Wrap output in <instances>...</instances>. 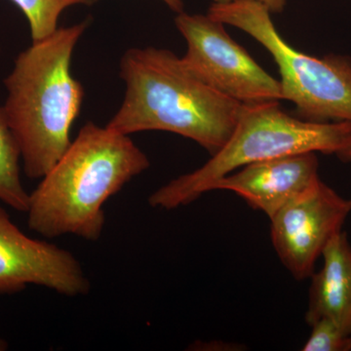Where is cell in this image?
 Instances as JSON below:
<instances>
[{
  "label": "cell",
  "mask_w": 351,
  "mask_h": 351,
  "mask_svg": "<svg viewBox=\"0 0 351 351\" xmlns=\"http://www.w3.org/2000/svg\"><path fill=\"white\" fill-rule=\"evenodd\" d=\"M309 327L311 332L302 346V351L351 350V336L332 320L322 318Z\"/></svg>",
  "instance_id": "cell-13"
},
{
  "label": "cell",
  "mask_w": 351,
  "mask_h": 351,
  "mask_svg": "<svg viewBox=\"0 0 351 351\" xmlns=\"http://www.w3.org/2000/svg\"><path fill=\"white\" fill-rule=\"evenodd\" d=\"M6 348V343L0 339V350H4Z\"/></svg>",
  "instance_id": "cell-17"
},
{
  "label": "cell",
  "mask_w": 351,
  "mask_h": 351,
  "mask_svg": "<svg viewBox=\"0 0 351 351\" xmlns=\"http://www.w3.org/2000/svg\"><path fill=\"white\" fill-rule=\"evenodd\" d=\"M228 1H232V0H213L215 3H223V2ZM258 1L262 2L263 5L267 6L270 12L280 13L285 8L287 0H258Z\"/></svg>",
  "instance_id": "cell-14"
},
{
  "label": "cell",
  "mask_w": 351,
  "mask_h": 351,
  "mask_svg": "<svg viewBox=\"0 0 351 351\" xmlns=\"http://www.w3.org/2000/svg\"><path fill=\"white\" fill-rule=\"evenodd\" d=\"M43 286L66 297L85 295L91 283L73 253L27 237L0 206V295Z\"/></svg>",
  "instance_id": "cell-8"
},
{
  "label": "cell",
  "mask_w": 351,
  "mask_h": 351,
  "mask_svg": "<svg viewBox=\"0 0 351 351\" xmlns=\"http://www.w3.org/2000/svg\"><path fill=\"white\" fill-rule=\"evenodd\" d=\"M338 156L341 159V160L351 162V147H348V149H346L345 152H341V154H338Z\"/></svg>",
  "instance_id": "cell-16"
},
{
  "label": "cell",
  "mask_w": 351,
  "mask_h": 351,
  "mask_svg": "<svg viewBox=\"0 0 351 351\" xmlns=\"http://www.w3.org/2000/svg\"><path fill=\"white\" fill-rule=\"evenodd\" d=\"M207 14L262 44L279 69L282 100L294 104L299 117L351 123L350 58H317L292 47L277 31L269 8L258 0L213 2Z\"/></svg>",
  "instance_id": "cell-5"
},
{
  "label": "cell",
  "mask_w": 351,
  "mask_h": 351,
  "mask_svg": "<svg viewBox=\"0 0 351 351\" xmlns=\"http://www.w3.org/2000/svg\"><path fill=\"white\" fill-rule=\"evenodd\" d=\"M151 166L130 136L88 122L29 193L27 226L45 239H100L104 205Z\"/></svg>",
  "instance_id": "cell-1"
},
{
  "label": "cell",
  "mask_w": 351,
  "mask_h": 351,
  "mask_svg": "<svg viewBox=\"0 0 351 351\" xmlns=\"http://www.w3.org/2000/svg\"><path fill=\"white\" fill-rule=\"evenodd\" d=\"M29 22L32 43L49 36L58 29L60 16L75 5H92L96 0H10Z\"/></svg>",
  "instance_id": "cell-12"
},
{
  "label": "cell",
  "mask_w": 351,
  "mask_h": 351,
  "mask_svg": "<svg viewBox=\"0 0 351 351\" xmlns=\"http://www.w3.org/2000/svg\"><path fill=\"white\" fill-rule=\"evenodd\" d=\"M20 160L19 147L0 107V202L25 213L29 193L21 180Z\"/></svg>",
  "instance_id": "cell-11"
},
{
  "label": "cell",
  "mask_w": 351,
  "mask_h": 351,
  "mask_svg": "<svg viewBox=\"0 0 351 351\" xmlns=\"http://www.w3.org/2000/svg\"><path fill=\"white\" fill-rule=\"evenodd\" d=\"M350 147V122H316L292 117L279 101L243 105L223 147L198 169L154 191L149 204L163 210L186 206L210 193L215 182L248 164L302 152L338 156Z\"/></svg>",
  "instance_id": "cell-4"
},
{
  "label": "cell",
  "mask_w": 351,
  "mask_h": 351,
  "mask_svg": "<svg viewBox=\"0 0 351 351\" xmlns=\"http://www.w3.org/2000/svg\"><path fill=\"white\" fill-rule=\"evenodd\" d=\"M319 181L315 152H302L248 164L215 182L210 191H232L270 219Z\"/></svg>",
  "instance_id": "cell-9"
},
{
  "label": "cell",
  "mask_w": 351,
  "mask_h": 351,
  "mask_svg": "<svg viewBox=\"0 0 351 351\" xmlns=\"http://www.w3.org/2000/svg\"><path fill=\"white\" fill-rule=\"evenodd\" d=\"M175 25L186 43L182 61L191 73L242 105L282 101L278 80L272 77L209 15L179 13Z\"/></svg>",
  "instance_id": "cell-6"
},
{
  "label": "cell",
  "mask_w": 351,
  "mask_h": 351,
  "mask_svg": "<svg viewBox=\"0 0 351 351\" xmlns=\"http://www.w3.org/2000/svg\"><path fill=\"white\" fill-rule=\"evenodd\" d=\"M171 10L179 14L184 12V0H162Z\"/></svg>",
  "instance_id": "cell-15"
},
{
  "label": "cell",
  "mask_w": 351,
  "mask_h": 351,
  "mask_svg": "<svg viewBox=\"0 0 351 351\" xmlns=\"http://www.w3.org/2000/svg\"><path fill=\"white\" fill-rule=\"evenodd\" d=\"M125 96L108 128L177 134L211 156L228 142L243 105L208 85L172 51L130 48L120 61Z\"/></svg>",
  "instance_id": "cell-2"
},
{
  "label": "cell",
  "mask_w": 351,
  "mask_h": 351,
  "mask_svg": "<svg viewBox=\"0 0 351 351\" xmlns=\"http://www.w3.org/2000/svg\"><path fill=\"white\" fill-rule=\"evenodd\" d=\"M89 24L87 19L58 27L32 43L4 78L2 110L31 179L47 174L71 145V127L84 99V88L71 75V59Z\"/></svg>",
  "instance_id": "cell-3"
},
{
  "label": "cell",
  "mask_w": 351,
  "mask_h": 351,
  "mask_svg": "<svg viewBox=\"0 0 351 351\" xmlns=\"http://www.w3.org/2000/svg\"><path fill=\"white\" fill-rule=\"evenodd\" d=\"M351 213L346 199L322 181L270 218V239L280 262L297 280L311 278L328 243Z\"/></svg>",
  "instance_id": "cell-7"
},
{
  "label": "cell",
  "mask_w": 351,
  "mask_h": 351,
  "mask_svg": "<svg viewBox=\"0 0 351 351\" xmlns=\"http://www.w3.org/2000/svg\"><path fill=\"white\" fill-rule=\"evenodd\" d=\"M321 257L322 267L311 276L306 324L326 318L351 336V245L346 232L337 234Z\"/></svg>",
  "instance_id": "cell-10"
}]
</instances>
